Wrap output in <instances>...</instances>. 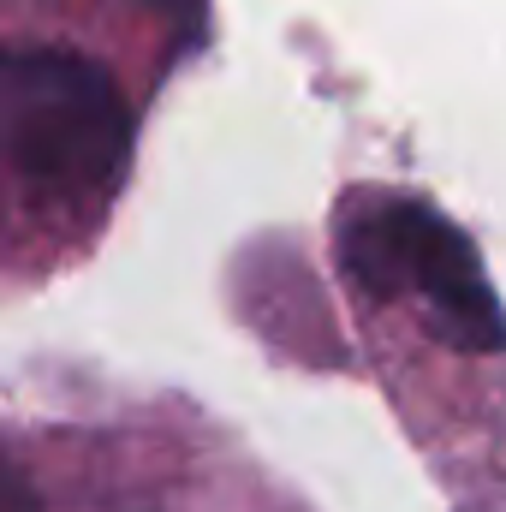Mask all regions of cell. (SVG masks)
I'll return each mask as SVG.
<instances>
[{
    "instance_id": "1",
    "label": "cell",
    "mask_w": 506,
    "mask_h": 512,
    "mask_svg": "<svg viewBox=\"0 0 506 512\" xmlns=\"http://www.w3.org/2000/svg\"><path fill=\"white\" fill-rule=\"evenodd\" d=\"M340 268L370 298H423L459 352H506V310L471 239L417 197H352L340 215Z\"/></svg>"
},
{
    "instance_id": "2",
    "label": "cell",
    "mask_w": 506,
    "mask_h": 512,
    "mask_svg": "<svg viewBox=\"0 0 506 512\" xmlns=\"http://www.w3.org/2000/svg\"><path fill=\"white\" fill-rule=\"evenodd\" d=\"M0 131L12 173L54 197H102L131 149L114 78L72 48H18L6 60Z\"/></svg>"
}]
</instances>
